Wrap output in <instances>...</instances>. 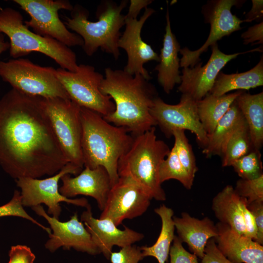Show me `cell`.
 <instances>
[{
  "instance_id": "cell-6",
  "label": "cell",
  "mask_w": 263,
  "mask_h": 263,
  "mask_svg": "<svg viewBox=\"0 0 263 263\" xmlns=\"http://www.w3.org/2000/svg\"><path fill=\"white\" fill-rule=\"evenodd\" d=\"M0 33L9 38V55L13 58L38 52L51 58L62 69L73 72L77 69L76 55L70 47L31 31L24 24L22 14L15 9H0Z\"/></svg>"
},
{
  "instance_id": "cell-2",
  "label": "cell",
  "mask_w": 263,
  "mask_h": 263,
  "mask_svg": "<svg viewBox=\"0 0 263 263\" xmlns=\"http://www.w3.org/2000/svg\"><path fill=\"white\" fill-rule=\"evenodd\" d=\"M99 90L114 101V112L103 117L108 122L125 128L134 137L156 126L150 111L157 92L142 75L106 68Z\"/></svg>"
},
{
  "instance_id": "cell-38",
  "label": "cell",
  "mask_w": 263,
  "mask_h": 263,
  "mask_svg": "<svg viewBox=\"0 0 263 263\" xmlns=\"http://www.w3.org/2000/svg\"><path fill=\"white\" fill-rule=\"evenodd\" d=\"M201 263H233L227 259L218 249L214 238L207 242Z\"/></svg>"
},
{
  "instance_id": "cell-30",
  "label": "cell",
  "mask_w": 263,
  "mask_h": 263,
  "mask_svg": "<svg viewBox=\"0 0 263 263\" xmlns=\"http://www.w3.org/2000/svg\"><path fill=\"white\" fill-rule=\"evenodd\" d=\"M159 178L161 184L166 181L175 179L188 189H190L192 187L194 179L181 164L173 146L160 166Z\"/></svg>"
},
{
  "instance_id": "cell-27",
  "label": "cell",
  "mask_w": 263,
  "mask_h": 263,
  "mask_svg": "<svg viewBox=\"0 0 263 263\" xmlns=\"http://www.w3.org/2000/svg\"><path fill=\"white\" fill-rule=\"evenodd\" d=\"M244 121L235 100L217 124L213 133L208 137V143L203 149V153L207 158L215 155L220 156L222 149L227 139Z\"/></svg>"
},
{
  "instance_id": "cell-35",
  "label": "cell",
  "mask_w": 263,
  "mask_h": 263,
  "mask_svg": "<svg viewBox=\"0 0 263 263\" xmlns=\"http://www.w3.org/2000/svg\"><path fill=\"white\" fill-rule=\"evenodd\" d=\"M144 258L140 247L132 244L112 252L109 260L111 263H139Z\"/></svg>"
},
{
  "instance_id": "cell-41",
  "label": "cell",
  "mask_w": 263,
  "mask_h": 263,
  "mask_svg": "<svg viewBox=\"0 0 263 263\" xmlns=\"http://www.w3.org/2000/svg\"><path fill=\"white\" fill-rule=\"evenodd\" d=\"M152 1L151 0H131L128 12L125 15V19H136L141 10L147 8Z\"/></svg>"
},
{
  "instance_id": "cell-42",
  "label": "cell",
  "mask_w": 263,
  "mask_h": 263,
  "mask_svg": "<svg viewBox=\"0 0 263 263\" xmlns=\"http://www.w3.org/2000/svg\"><path fill=\"white\" fill-rule=\"evenodd\" d=\"M252 8L246 14L243 21L251 22L253 20L261 19L263 17V0H252Z\"/></svg>"
},
{
  "instance_id": "cell-22",
  "label": "cell",
  "mask_w": 263,
  "mask_h": 263,
  "mask_svg": "<svg viewBox=\"0 0 263 263\" xmlns=\"http://www.w3.org/2000/svg\"><path fill=\"white\" fill-rule=\"evenodd\" d=\"M178 237L187 243L189 250L197 257L202 259L207 241L218 235L216 225L208 217L200 220L183 212L180 217H173Z\"/></svg>"
},
{
  "instance_id": "cell-7",
  "label": "cell",
  "mask_w": 263,
  "mask_h": 263,
  "mask_svg": "<svg viewBox=\"0 0 263 263\" xmlns=\"http://www.w3.org/2000/svg\"><path fill=\"white\" fill-rule=\"evenodd\" d=\"M56 72L54 67L41 66L27 58L0 60V77L12 88L44 98L70 99Z\"/></svg>"
},
{
  "instance_id": "cell-9",
  "label": "cell",
  "mask_w": 263,
  "mask_h": 263,
  "mask_svg": "<svg viewBox=\"0 0 263 263\" xmlns=\"http://www.w3.org/2000/svg\"><path fill=\"white\" fill-rule=\"evenodd\" d=\"M56 74L70 99L81 107L96 112L103 117L115 110L111 97L103 94L99 90L104 75L93 66L79 64L75 72L59 68Z\"/></svg>"
},
{
  "instance_id": "cell-28",
  "label": "cell",
  "mask_w": 263,
  "mask_h": 263,
  "mask_svg": "<svg viewBox=\"0 0 263 263\" xmlns=\"http://www.w3.org/2000/svg\"><path fill=\"white\" fill-rule=\"evenodd\" d=\"M162 223L161 231L156 242L151 246L140 247L144 258L153 257L158 263H165L167 261L171 243L174 238L175 226L173 220V210L165 205L154 209Z\"/></svg>"
},
{
  "instance_id": "cell-37",
  "label": "cell",
  "mask_w": 263,
  "mask_h": 263,
  "mask_svg": "<svg viewBox=\"0 0 263 263\" xmlns=\"http://www.w3.org/2000/svg\"><path fill=\"white\" fill-rule=\"evenodd\" d=\"M8 255V263H34L36 259V256L31 248L25 245L12 246Z\"/></svg>"
},
{
  "instance_id": "cell-14",
  "label": "cell",
  "mask_w": 263,
  "mask_h": 263,
  "mask_svg": "<svg viewBox=\"0 0 263 263\" xmlns=\"http://www.w3.org/2000/svg\"><path fill=\"white\" fill-rule=\"evenodd\" d=\"M152 198L138 184L127 177H119L112 186L100 219H109L118 226L126 219L142 215Z\"/></svg>"
},
{
  "instance_id": "cell-31",
  "label": "cell",
  "mask_w": 263,
  "mask_h": 263,
  "mask_svg": "<svg viewBox=\"0 0 263 263\" xmlns=\"http://www.w3.org/2000/svg\"><path fill=\"white\" fill-rule=\"evenodd\" d=\"M243 179H254L263 175L260 150H254L235 161L231 166Z\"/></svg>"
},
{
  "instance_id": "cell-40",
  "label": "cell",
  "mask_w": 263,
  "mask_h": 263,
  "mask_svg": "<svg viewBox=\"0 0 263 263\" xmlns=\"http://www.w3.org/2000/svg\"><path fill=\"white\" fill-rule=\"evenodd\" d=\"M244 45L252 43L256 41V44L263 43V22L251 26L241 35Z\"/></svg>"
},
{
  "instance_id": "cell-33",
  "label": "cell",
  "mask_w": 263,
  "mask_h": 263,
  "mask_svg": "<svg viewBox=\"0 0 263 263\" xmlns=\"http://www.w3.org/2000/svg\"><path fill=\"white\" fill-rule=\"evenodd\" d=\"M238 194L248 204L256 201H263V175L254 179H239L234 188Z\"/></svg>"
},
{
  "instance_id": "cell-12",
  "label": "cell",
  "mask_w": 263,
  "mask_h": 263,
  "mask_svg": "<svg viewBox=\"0 0 263 263\" xmlns=\"http://www.w3.org/2000/svg\"><path fill=\"white\" fill-rule=\"evenodd\" d=\"M150 114L167 138L172 136L175 130H188L194 133L199 146L204 149L208 141L199 118L197 101L187 94H182L175 105L165 102L160 97L154 100Z\"/></svg>"
},
{
  "instance_id": "cell-4",
  "label": "cell",
  "mask_w": 263,
  "mask_h": 263,
  "mask_svg": "<svg viewBox=\"0 0 263 263\" xmlns=\"http://www.w3.org/2000/svg\"><path fill=\"white\" fill-rule=\"evenodd\" d=\"M127 3L125 0L119 4L111 0L103 1L98 7L96 21H90L88 10L76 4L71 11V17H65L64 23L81 37L82 47L87 56H92L100 48L116 60L120 55L118 45L120 30L125 25V17L121 12Z\"/></svg>"
},
{
  "instance_id": "cell-43",
  "label": "cell",
  "mask_w": 263,
  "mask_h": 263,
  "mask_svg": "<svg viewBox=\"0 0 263 263\" xmlns=\"http://www.w3.org/2000/svg\"><path fill=\"white\" fill-rule=\"evenodd\" d=\"M10 48L9 42L4 39V35L0 33V55Z\"/></svg>"
},
{
  "instance_id": "cell-23",
  "label": "cell",
  "mask_w": 263,
  "mask_h": 263,
  "mask_svg": "<svg viewBox=\"0 0 263 263\" xmlns=\"http://www.w3.org/2000/svg\"><path fill=\"white\" fill-rule=\"evenodd\" d=\"M166 32L163 47L159 56V63L154 70L158 72L157 80L165 92L169 94L175 85L181 82L178 52L180 44L173 34L170 25L168 8L166 13Z\"/></svg>"
},
{
  "instance_id": "cell-18",
  "label": "cell",
  "mask_w": 263,
  "mask_h": 263,
  "mask_svg": "<svg viewBox=\"0 0 263 263\" xmlns=\"http://www.w3.org/2000/svg\"><path fill=\"white\" fill-rule=\"evenodd\" d=\"M212 209L219 222L228 225L240 235L254 241L257 229L246 200L231 185L226 186L213 199Z\"/></svg>"
},
{
  "instance_id": "cell-8",
  "label": "cell",
  "mask_w": 263,
  "mask_h": 263,
  "mask_svg": "<svg viewBox=\"0 0 263 263\" xmlns=\"http://www.w3.org/2000/svg\"><path fill=\"white\" fill-rule=\"evenodd\" d=\"M54 131L69 162L84 167L81 149V107L70 99L44 98Z\"/></svg>"
},
{
  "instance_id": "cell-17",
  "label": "cell",
  "mask_w": 263,
  "mask_h": 263,
  "mask_svg": "<svg viewBox=\"0 0 263 263\" xmlns=\"http://www.w3.org/2000/svg\"><path fill=\"white\" fill-rule=\"evenodd\" d=\"M155 12L147 7L139 20L125 19V29L118 43L119 48L127 54V63L123 70L132 75H141L148 80L151 77L144 65L150 61H159V56L142 39L141 33L146 20Z\"/></svg>"
},
{
  "instance_id": "cell-1",
  "label": "cell",
  "mask_w": 263,
  "mask_h": 263,
  "mask_svg": "<svg viewBox=\"0 0 263 263\" xmlns=\"http://www.w3.org/2000/svg\"><path fill=\"white\" fill-rule=\"evenodd\" d=\"M69 163L43 98L14 88L0 99V166L12 178H40Z\"/></svg>"
},
{
  "instance_id": "cell-16",
  "label": "cell",
  "mask_w": 263,
  "mask_h": 263,
  "mask_svg": "<svg viewBox=\"0 0 263 263\" xmlns=\"http://www.w3.org/2000/svg\"><path fill=\"white\" fill-rule=\"evenodd\" d=\"M210 47L211 55L205 65L202 66V62H199L193 68L184 67L182 71L181 82L178 90L197 101L209 93L219 73L228 62L243 54L262 51L257 48L244 52L227 55L219 50L217 43Z\"/></svg>"
},
{
  "instance_id": "cell-24",
  "label": "cell",
  "mask_w": 263,
  "mask_h": 263,
  "mask_svg": "<svg viewBox=\"0 0 263 263\" xmlns=\"http://www.w3.org/2000/svg\"><path fill=\"white\" fill-rule=\"evenodd\" d=\"M235 102L247 124L254 150L263 144V92L251 94L242 92Z\"/></svg>"
},
{
  "instance_id": "cell-5",
  "label": "cell",
  "mask_w": 263,
  "mask_h": 263,
  "mask_svg": "<svg viewBox=\"0 0 263 263\" xmlns=\"http://www.w3.org/2000/svg\"><path fill=\"white\" fill-rule=\"evenodd\" d=\"M152 127L134 137L129 150L118 163L119 177H127L141 187L152 199L165 201L166 193L159 178L160 166L170 151L169 146L158 139Z\"/></svg>"
},
{
  "instance_id": "cell-13",
  "label": "cell",
  "mask_w": 263,
  "mask_h": 263,
  "mask_svg": "<svg viewBox=\"0 0 263 263\" xmlns=\"http://www.w3.org/2000/svg\"><path fill=\"white\" fill-rule=\"evenodd\" d=\"M243 2L237 0H215L202 7L205 21L210 25L209 36L205 43L196 50L191 51L186 47L180 49V67L193 68L201 60L200 55L209 46L217 43L224 37L241 29L240 25L243 20L233 15L231 9L233 6L241 5Z\"/></svg>"
},
{
  "instance_id": "cell-26",
  "label": "cell",
  "mask_w": 263,
  "mask_h": 263,
  "mask_svg": "<svg viewBox=\"0 0 263 263\" xmlns=\"http://www.w3.org/2000/svg\"><path fill=\"white\" fill-rule=\"evenodd\" d=\"M242 92L240 90L221 96H215L208 93L201 100L197 101L198 116L208 137L213 133L219 121Z\"/></svg>"
},
{
  "instance_id": "cell-34",
  "label": "cell",
  "mask_w": 263,
  "mask_h": 263,
  "mask_svg": "<svg viewBox=\"0 0 263 263\" xmlns=\"http://www.w3.org/2000/svg\"><path fill=\"white\" fill-rule=\"evenodd\" d=\"M17 216L28 220L38 225L48 234L51 233V228L46 227L35 220L25 210L21 203L20 192L15 190L11 200L0 206V217L4 216Z\"/></svg>"
},
{
  "instance_id": "cell-36",
  "label": "cell",
  "mask_w": 263,
  "mask_h": 263,
  "mask_svg": "<svg viewBox=\"0 0 263 263\" xmlns=\"http://www.w3.org/2000/svg\"><path fill=\"white\" fill-rule=\"evenodd\" d=\"M169 255L170 263H199L196 255L187 251L182 245V242L175 235Z\"/></svg>"
},
{
  "instance_id": "cell-29",
  "label": "cell",
  "mask_w": 263,
  "mask_h": 263,
  "mask_svg": "<svg viewBox=\"0 0 263 263\" xmlns=\"http://www.w3.org/2000/svg\"><path fill=\"white\" fill-rule=\"evenodd\" d=\"M247 124L244 121L224 145L221 154L222 166H231L236 160L254 150Z\"/></svg>"
},
{
  "instance_id": "cell-32",
  "label": "cell",
  "mask_w": 263,
  "mask_h": 263,
  "mask_svg": "<svg viewBox=\"0 0 263 263\" xmlns=\"http://www.w3.org/2000/svg\"><path fill=\"white\" fill-rule=\"evenodd\" d=\"M172 136L174 138L173 147L180 162L190 176L194 179L198 168L191 145L185 131L175 130L172 133Z\"/></svg>"
},
{
  "instance_id": "cell-3",
  "label": "cell",
  "mask_w": 263,
  "mask_h": 263,
  "mask_svg": "<svg viewBox=\"0 0 263 263\" xmlns=\"http://www.w3.org/2000/svg\"><path fill=\"white\" fill-rule=\"evenodd\" d=\"M80 118L84 167L104 168L113 186L119 179V160L130 148L134 136L125 128L108 122L91 110L81 107Z\"/></svg>"
},
{
  "instance_id": "cell-10",
  "label": "cell",
  "mask_w": 263,
  "mask_h": 263,
  "mask_svg": "<svg viewBox=\"0 0 263 263\" xmlns=\"http://www.w3.org/2000/svg\"><path fill=\"white\" fill-rule=\"evenodd\" d=\"M25 11L30 19L24 24L40 36L55 39L66 46L83 45L81 37L70 32L59 18L58 11H71L74 6L67 0H14Z\"/></svg>"
},
{
  "instance_id": "cell-25",
  "label": "cell",
  "mask_w": 263,
  "mask_h": 263,
  "mask_svg": "<svg viewBox=\"0 0 263 263\" xmlns=\"http://www.w3.org/2000/svg\"><path fill=\"white\" fill-rule=\"evenodd\" d=\"M263 85V57L250 70L232 74L220 72L209 94L221 96L233 90H249Z\"/></svg>"
},
{
  "instance_id": "cell-15",
  "label": "cell",
  "mask_w": 263,
  "mask_h": 263,
  "mask_svg": "<svg viewBox=\"0 0 263 263\" xmlns=\"http://www.w3.org/2000/svg\"><path fill=\"white\" fill-rule=\"evenodd\" d=\"M35 213L43 217L50 225L52 232L45 244V248L54 253L60 247L65 250L73 248L91 255L101 254L84 224L75 213L69 220L61 222L49 215L41 205L32 207Z\"/></svg>"
},
{
  "instance_id": "cell-20",
  "label": "cell",
  "mask_w": 263,
  "mask_h": 263,
  "mask_svg": "<svg viewBox=\"0 0 263 263\" xmlns=\"http://www.w3.org/2000/svg\"><path fill=\"white\" fill-rule=\"evenodd\" d=\"M84 169L75 177L67 174L61 178L62 184L59 188L64 196L70 198L82 195L95 200L99 209L103 210L112 187L109 175L104 168Z\"/></svg>"
},
{
  "instance_id": "cell-19",
  "label": "cell",
  "mask_w": 263,
  "mask_h": 263,
  "mask_svg": "<svg viewBox=\"0 0 263 263\" xmlns=\"http://www.w3.org/2000/svg\"><path fill=\"white\" fill-rule=\"evenodd\" d=\"M80 220L101 253L107 259H109L114 246L122 248L134 244L144 238L142 233L126 226L123 230L118 228L109 219L94 218L91 205L82 213Z\"/></svg>"
},
{
  "instance_id": "cell-39",
  "label": "cell",
  "mask_w": 263,
  "mask_h": 263,
  "mask_svg": "<svg viewBox=\"0 0 263 263\" xmlns=\"http://www.w3.org/2000/svg\"><path fill=\"white\" fill-rule=\"evenodd\" d=\"M247 207L254 217L256 229V242L263 244V201H256L247 204Z\"/></svg>"
},
{
  "instance_id": "cell-11",
  "label": "cell",
  "mask_w": 263,
  "mask_h": 263,
  "mask_svg": "<svg viewBox=\"0 0 263 263\" xmlns=\"http://www.w3.org/2000/svg\"><path fill=\"white\" fill-rule=\"evenodd\" d=\"M82 170V169L68 163L58 172L47 178H21L16 180L17 186L21 190L23 206L32 207L45 204L48 207L47 213L57 219L61 214V202L88 207L90 205L87 199L67 198L60 193L58 188V182L63 176L67 174L76 176Z\"/></svg>"
},
{
  "instance_id": "cell-21",
  "label": "cell",
  "mask_w": 263,
  "mask_h": 263,
  "mask_svg": "<svg viewBox=\"0 0 263 263\" xmlns=\"http://www.w3.org/2000/svg\"><path fill=\"white\" fill-rule=\"evenodd\" d=\"M217 248L233 263H263V246L251 238L239 234L228 225L218 222Z\"/></svg>"
}]
</instances>
